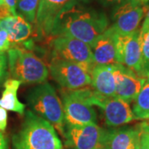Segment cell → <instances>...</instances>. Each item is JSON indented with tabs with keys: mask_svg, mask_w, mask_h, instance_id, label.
Listing matches in <instances>:
<instances>
[{
	"mask_svg": "<svg viewBox=\"0 0 149 149\" xmlns=\"http://www.w3.org/2000/svg\"><path fill=\"white\" fill-rule=\"evenodd\" d=\"M108 27L109 20L104 13L80 3L60 17L54 37L69 36L91 47Z\"/></svg>",
	"mask_w": 149,
	"mask_h": 149,
	"instance_id": "obj_1",
	"label": "cell"
},
{
	"mask_svg": "<svg viewBox=\"0 0 149 149\" xmlns=\"http://www.w3.org/2000/svg\"><path fill=\"white\" fill-rule=\"evenodd\" d=\"M13 149H63L53 126L31 110H27L18 132L13 136Z\"/></svg>",
	"mask_w": 149,
	"mask_h": 149,
	"instance_id": "obj_2",
	"label": "cell"
},
{
	"mask_svg": "<svg viewBox=\"0 0 149 149\" xmlns=\"http://www.w3.org/2000/svg\"><path fill=\"white\" fill-rule=\"evenodd\" d=\"M26 100L31 111L48 121L64 137L63 106L52 85L47 82L39 84L28 91Z\"/></svg>",
	"mask_w": 149,
	"mask_h": 149,
	"instance_id": "obj_3",
	"label": "cell"
},
{
	"mask_svg": "<svg viewBox=\"0 0 149 149\" xmlns=\"http://www.w3.org/2000/svg\"><path fill=\"white\" fill-rule=\"evenodd\" d=\"M8 65L11 76L22 83L41 84L48 77L49 70L31 51L13 47L8 51Z\"/></svg>",
	"mask_w": 149,
	"mask_h": 149,
	"instance_id": "obj_4",
	"label": "cell"
},
{
	"mask_svg": "<svg viewBox=\"0 0 149 149\" xmlns=\"http://www.w3.org/2000/svg\"><path fill=\"white\" fill-rule=\"evenodd\" d=\"M93 89L87 87L61 91L65 123L66 125L79 126L96 123L97 115L91 98Z\"/></svg>",
	"mask_w": 149,
	"mask_h": 149,
	"instance_id": "obj_5",
	"label": "cell"
},
{
	"mask_svg": "<svg viewBox=\"0 0 149 149\" xmlns=\"http://www.w3.org/2000/svg\"><path fill=\"white\" fill-rule=\"evenodd\" d=\"M52 59H60L78 64L91 73L95 65L91 47L84 42L69 36L54 37L52 42Z\"/></svg>",
	"mask_w": 149,
	"mask_h": 149,
	"instance_id": "obj_6",
	"label": "cell"
},
{
	"mask_svg": "<svg viewBox=\"0 0 149 149\" xmlns=\"http://www.w3.org/2000/svg\"><path fill=\"white\" fill-rule=\"evenodd\" d=\"M118 64H122L132 70L139 76H149V62L143 56L140 30L129 35H118L117 39Z\"/></svg>",
	"mask_w": 149,
	"mask_h": 149,
	"instance_id": "obj_7",
	"label": "cell"
},
{
	"mask_svg": "<svg viewBox=\"0 0 149 149\" xmlns=\"http://www.w3.org/2000/svg\"><path fill=\"white\" fill-rule=\"evenodd\" d=\"M88 0H39L35 24L41 36L53 38L59 18L74 6Z\"/></svg>",
	"mask_w": 149,
	"mask_h": 149,
	"instance_id": "obj_8",
	"label": "cell"
},
{
	"mask_svg": "<svg viewBox=\"0 0 149 149\" xmlns=\"http://www.w3.org/2000/svg\"><path fill=\"white\" fill-rule=\"evenodd\" d=\"M148 5L141 0H126L115 6L112 13L111 27L118 35H129L139 30Z\"/></svg>",
	"mask_w": 149,
	"mask_h": 149,
	"instance_id": "obj_9",
	"label": "cell"
},
{
	"mask_svg": "<svg viewBox=\"0 0 149 149\" xmlns=\"http://www.w3.org/2000/svg\"><path fill=\"white\" fill-rule=\"evenodd\" d=\"M91 102L93 105L101 109L104 123L108 127L117 128L136 119L130 104L117 96L103 97L94 91Z\"/></svg>",
	"mask_w": 149,
	"mask_h": 149,
	"instance_id": "obj_10",
	"label": "cell"
},
{
	"mask_svg": "<svg viewBox=\"0 0 149 149\" xmlns=\"http://www.w3.org/2000/svg\"><path fill=\"white\" fill-rule=\"evenodd\" d=\"M106 130L97 125L89 123L85 125L65 127V144L69 149H97L104 147Z\"/></svg>",
	"mask_w": 149,
	"mask_h": 149,
	"instance_id": "obj_11",
	"label": "cell"
},
{
	"mask_svg": "<svg viewBox=\"0 0 149 149\" xmlns=\"http://www.w3.org/2000/svg\"><path fill=\"white\" fill-rule=\"evenodd\" d=\"M49 71L61 86L67 90H76L91 85L90 73L82 66L70 61L52 59Z\"/></svg>",
	"mask_w": 149,
	"mask_h": 149,
	"instance_id": "obj_12",
	"label": "cell"
},
{
	"mask_svg": "<svg viewBox=\"0 0 149 149\" xmlns=\"http://www.w3.org/2000/svg\"><path fill=\"white\" fill-rule=\"evenodd\" d=\"M115 96L131 104L139 95L146 78L137 74L122 64L114 65Z\"/></svg>",
	"mask_w": 149,
	"mask_h": 149,
	"instance_id": "obj_13",
	"label": "cell"
},
{
	"mask_svg": "<svg viewBox=\"0 0 149 149\" xmlns=\"http://www.w3.org/2000/svg\"><path fill=\"white\" fill-rule=\"evenodd\" d=\"M118 34L109 27L91 46L95 65H115L117 61Z\"/></svg>",
	"mask_w": 149,
	"mask_h": 149,
	"instance_id": "obj_14",
	"label": "cell"
},
{
	"mask_svg": "<svg viewBox=\"0 0 149 149\" xmlns=\"http://www.w3.org/2000/svg\"><path fill=\"white\" fill-rule=\"evenodd\" d=\"M141 130L137 127H122L106 130L104 149H138Z\"/></svg>",
	"mask_w": 149,
	"mask_h": 149,
	"instance_id": "obj_15",
	"label": "cell"
},
{
	"mask_svg": "<svg viewBox=\"0 0 149 149\" xmlns=\"http://www.w3.org/2000/svg\"><path fill=\"white\" fill-rule=\"evenodd\" d=\"M114 65H95L91 70L93 91L103 97L115 96Z\"/></svg>",
	"mask_w": 149,
	"mask_h": 149,
	"instance_id": "obj_16",
	"label": "cell"
},
{
	"mask_svg": "<svg viewBox=\"0 0 149 149\" xmlns=\"http://www.w3.org/2000/svg\"><path fill=\"white\" fill-rule=\"evenodd\" d=\"M0 29L8 32L12 44L24 42L32 33V24L20 14L11 15L0 20Z\"/></svg>",
	"mask_w": 149,
	"mask_h": 149,
	"instance_id": "obj_17",
	"label": "cell"
},
{
	"mask_svg": "<svg viewBox=\"0 0 149 149\" xmlns=\"http://www.w3.org/2000/svg\"><path fill=\"white\" fill-rule=\"evenodd\" d=\"M21 83V81L15 79L6 80L3 85L4 90L0 98V107L19 114L24 113L25 104L19 101L17 98V91Z\"/></svg>",
	"mask_w": 149,
	"mask_h": 149,
	"instance_id": "obj_18",
	"label": "cell"
},
{
	"mask_svg": "<svg viewBox=\"0 0 149 149\" xmlns=\"http://www.w3.org/2000/svg\"><path fill=\"white\" fill-rule=\"evenodd\" d=\"M132 110L136 119H149V76L135 98Z\"/></svg>",
	"mask_w": 149,
	"mask_h": 149,
	"instance_id": "obj_19",
	"label": "cell"
},
{
	"mask_svg": "<svg viewBox=\"0 0 149 149\" xmlns=\"http://www.w3.org/2000/svg\"><path fill=\"white\" fill-rule=\"evenodd\" d=\"M39 0H17L16 8L20 15L30 23H34Z\"/></svg>",
	"mask_w": 149,
	"mask_h": 149,
	"instance_id": "obj_20",
	"label": "cell"
},
{
	"mask_svg": "<svg viewBox=\"0 0 149 149\" xmlns=\"http://www.w3.org/2000/svg\"><path fill=\"white\" fill-rule=\"evenodd\" d=\"M140 42L144 59L149 62V30L143 33L140 32Z\"/></svg>",
	"mask_w": 149,
	"mask_h": 149,
	"instance_id": "obj_21",
	"label": "cell"
},
{
	"mask_svg": "<svg viewBox=\"0 0 149 149\" xmlns=\"http://www.w3.org/2000/svg\"><path fill=\"white\" fill-rule=\"evenodd\" d=\"M12 47L8 34L4 29H0V53L8 52Z\"/></svg>",
	"mask_w": 149,
	"mask_h": 149,
	"instance_id": "obj_22",
	"label": "cell"
},
{
	"mask_svg": "<svg viewBox=\"0 0 149 149\" xmlns=\"http://www.w3.org/2000/svg\"><path fill=\"white\" fill-rule=\"evenodd\" d=\"M8 68V58L4 53H0V83L5 76Z\"/></svg>",
	"mask_w": 149,
	"mask_h": 149,
	"instance_id": "obj_23",
	"label": "cell"
},
{
	"mask_svg": "<svg viewBox=\"0 0 149 149\" xmlns=\"http://www.w3.org/2000/svg\"><path fill=\"white\" fill-rule=\"evenodd\" d=\"M8 123V113L7 110L0 107V132L5 131Z\"/></svg>",
	"mask_w": 149,
	"mask_h": 149,
	"instance_id": "obj_24",
	"label": "cell"
},
{
	"mask_svg": "<svg viewBox=\"0 0 149 149\" xmlns=\"http://www.w3.org/2000/svg\"><path fill=\"white\" fill-rule=\"evenodd\" d=\"M11 15H12V13H11L9 8H8V6L6 5L5 3L0 4V20H3Z\"/></svg>",
	"mask_w": 149,
	"mask_h": 149,
	"instance_id": "obj_25",
	"label": "cell"
},
{
	"mask_svg": "<svg viewBox=\"0 0 149 149\" xmlns=\"http://www.w3.org/2000/svg\"><path fill=\"white\" fill-rule=\"evenodd\" d=\"M4 3L9 8V10H10L11 13H12L13 16L17 14L16 12L17 0H4Z\"/></svg>",
	"mask_w": 149,
	"mask_h": 149,
	"instance_id": "obj_26",
	"label": "cell"
},
{
	"mask_svg": "<svg viewBox=\"0 0 149 149\" xmlns=\"http://www.w3.org/2000/svg\"><path fill=\"white\" fill-rule=\"evenodd\" d=\"M149 30V7L148 8V10L146 12V14H145V18H144V21L143 22V25L141 27L140 29V32L143 33V32H147Z\"/></svg>",
	"mask_w": 149,
	"mask_h": 149,
	"instance_id": "obj_27",
	"label": "cell"
},
{
	"mask_svg": "<svg viewBox=\"0 0 149 149\" xmlns=\"http://www.w3.org/2000/svg\"><path fill=\"white\" fill-rule=\"evenodd\" d=\"M100 1L105 5H113L115 7V6L123 3L126 0H100Z\"/></svg>",
	"mask_w": 149,
	"mask_h": 149,
	"instance_id": "obj_28",
	"label": "cell"
},
{
	"mask_svg": "<svg viewBox=\"0 0 149 149\" xmlns=\"http://www.w3.org/2000/svg\"><path fill=\"white\" fill-rule=\"evenodd\" d=\"M0 149H8V141L4 135L0 132Z\"/></svg>",
	"mask_w": 149,
	"mask_h": 149,
	"instance_id": "obj_29",
	"label": "cell"
},
{
	"mask_svg": "<svg viewBox=\"0 0 149 149\" xmlns=\"http://www.w3.org/2000/svg\"><path fill=\"white\" fill-rule=\"evenodd\" d=\"M139 127L141 129V131L146 132V133H149V121H146V122L140 123L139 125Z\"/></svg>",
	"mask_w": 149,
	"mask_h": 149,
	"instance_id": "obj_30",
	"label": "cell"
},
{
	"mask_svg": "<svg viewBox=\"0 0 149 149\" xmlns=\"http://www.w3.org/2000/svg\"><path fill=\"white\" fill-rule=\"evenodd\" d=\"M141 139H143L148 145H149V133H146V132L141 131Z\"/></svg>",
	"mask_w": 149,
	"mask_h": 149,
	"instance_id": "obj_31",
	"label": "cell"
},
{
	"mask_svg": "<svg viewBox=\"0 0 149 149\" xmlns=\"http://www.w3.org/2000/svg\"><path fill=\"white\" fill-rule=\"evenodd\" d=\"M138 149H149V145L146 143L143 140L141 139V137H140V143H139Z\"/></svg>",
	"mask_w": 149,
	"mask_h": 149,
	"instance_id": "obj_32",
	"label": "cell"
},
{
	"mask_svg": "<svg viewBox=\"0 0 149 149\" xmlns=\"http://www.w3.org/2000/svg\"><path fill=\"white\" fill-rule=\"evenodd\" d=\"M143 3H146V4H148L149 3V0H141Z\"/></svg>",
	"mask_w": 149,
	"mask_h": 149,
	"instance_id": "obj_33",
	"label": "cell"
},
{
	"mask_svg": "<svg viewBox=\"0 0 149 149\" xmlns=\"http://www.w3.org/2000/svg\"><path fill=\"white\" fill-rule=\"evenodd\" d=\"M2 3H4V2L3 0H0V4H2Z\"/></svg>",
	"mask_w": 149,
	"mask_h": 149,
	"instance_id": "obj_34",
	"label": "cell"
},
{
	"mask_svg": "<svg viewBox=\"0 0 149 149\" xmlns=\"http://www.w3.org/2000/svg\"><path fill=\"white\" fill-rule=\"evenodd\" d=\"M97 149H104V148H97Z\"/></svg>",
	"mask_w": 149,
	"mask_h": 149,
	"instance_id": "obj_35",
	"label": "cell"
},
{
	"mask_svg": "<svg viewBox=\"0 0 149 149\" xmlns=\"http://www.w3.org/2000/svg\"><path fill=\"white\" fill-rule=\"evenodd\" d=\"M3 2H4V0H3Z\"/></svg>",
	"mask_w": 149,
	"mask_h": 149,
	"instance_id": "obj_36",
	"label": "cell"
}]
</instances>
